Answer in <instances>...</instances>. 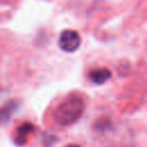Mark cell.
<instances>
[{
    "label": "cell",
    "mask_w": 147,
    "mask_h": 147,
    "mask_svg": "<svg viewBox=\"0 0 147 147\" xmlns=\"http://www.w3.org/2000/svg\"><path fill=\"white\" fill-rule=\"evenodd\" d=\"M34 127L31 123H23L16 131V138H15V141L16 144H20V145H23L28 137L33 132Z\"/></svg>",
    "instance_id": "3"
},
{
    "label": "cell",
    "mask_w": 147,
    "mask_h": 147,
    "mask_svg": "<svg viewBox=\"0 0 147 147\" xmlns=\"http://www.w3.org/2000/svg\"><path fill=\"white\" fill-rule=\"evenodd\" d=\"M110 71L107 68H98L91 71L90 78L94 84H103L110 78Z\"/></svg>",
    "instance_id": "4"
},
{
    "label": "cell",
    "mask_w": 147,
    "mask_h": 147,
    "mask_svg": "<svg viewBox=\"0 0 147 147\" xmlns=\"http://www.w3.org/2000/svg\"><path fill=\"white\" fill-rule=\"evenodd\" d=\"M59 45L64 52H75L80 45V37L74 30H64L60 36Z\"/></svg>",
    "instance_id": "2"
},
{
    "label": "cell",
    "mask_w": 147,
    "mask_h": 147,
    "mask_svg": "<svg viewBox=\"0 0 147 147\" xmlns=\"http://www.w3.org/2000/svg\"><path fill=\"white\" fill-rule=\"evenodd\" d=\"M67 147H80V146H78V145H68Z\"/></svg>",
    "instance_id": "5"
},
{
    "label": "cell",
    "mask_w": 147,
    "mask_h": 147,
    "mask_svg": "<svg viewBox=\"0 0 147 147\" xmlns=\"http://www.w3.org/2000/svg\"><path fill=\"white\" fill-rule=\"evenodd\" d=\"M84 111V101L78 95L67 96L55 109L54 121L62 126L75 123Z\"/></svg>",
    "instance_id": "1"
}]
</instances>
